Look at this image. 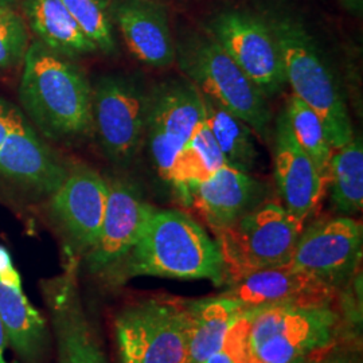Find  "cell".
<instances>
[{
  "instance_id": "6da1fadb",
  "label": "cell",
  "mask_w": 363,
  "mask_h": 363,
  "mask_svg": "<svg viewBox=\"0 0 363 363\" xmlns=\"http://www.w3.org/2000/svg\"><path fill=\"white\" fill-rule=\"evenodd\" d=\"M101 276L113 284L155 276L223 286L225 267L216 240L196 220L179 210L154 208L138 242Z\"/></svg>"
},
{
  "instance_id": "7a4b0ae2",
  "label": "cell",
  "mask_w": 363,
  "mask_h": 363,
  "mask_svg": "<svg viewBox=\"0 0 363 363\" xmlns=\"http://www.w3.org/2000/svg\"><path fill=\"white\" fill-rule=\"evenodd\" d=\"M257 13L276 40L292 94L322 118L334 150L349 143L355 135L345 94L304 21L289 7L272 0L259 4Z\"/></svg>"
},
{
  "instance_id": "3957f363",
  "label": "cell",
  "mask_w": 363,
  "mask_h": 363,
  "mask_svg": "<svg viewBox=\"0 0 363 363\" xmlns=\"http://www.w3.org/2000/svg\"><path fill=\"white\" fill-rule=\"evenodd\" d=\"M22 65L19 100L37 130L52 142H73L89 135L91 85L73 58L35 39Z\"/></svg>"
},
{
  "instance_id": "277c9868",
  "label": "cell",
  "mask_w": 363,
  "mask_h": 363,
  "mask_svg": "<svg viewBox=\"0 0 363 363\" xmlns=\"http://www.w3.org/2000/svg\"><path fill=\"white\" fill-rule=\"evenodd\" d=\"M175 61L202 94L244 120L261 140L272 136L269 100L205 30L175 40Z\"/></svg>"
},
{
  "instance_id": "5b68a950",
  "label": "cell",
  "mask_w": 363,
  "mask_h": 363,
  "mask_svg": "<svg viewBox=\"0 0 363 363\" xmlns=\"http://www.w3.org/2000/svg\"><path fill=\"white\" fill-rule=\"evenodd\" d=\"M250 313V363H308L337 342L339 315L328 306H277Z\"/></svg>"
},
{
  "instance_id": "8992f818",
  "label": "cell",
  "mask_w": 363,
  "mask_h": 363,
  "mask_svg": "<svg viewBox=\"0 0 363 363\" xmlns=\"http://www.w3.org/2000/svg\"><path fill=\"white\" fill-rule=\"evenodd\" d=\"M304 228L281 203L268 201L214 233L223 259L225 283L289 264Z\"/></svg>"
},
{
  "instance_id": "52a82bcc",
  "label": "cell",
  "mask_w": 363,
  "mask_h": 363,
  "mask_svg": "<svg viewBox=\"0 0 363 363\" xmlns=\"http://www.w3.org/2000/svg\"><path fill=\"white\" fill-rule=\"evenodd\" d=\"M115 331L120 363H187L189 300H139L117 315Z\"/></svg>"
},
{
  "instance_id": "ba28073f",
  "label": "cell",
  "mask_w": 363,
  "mask_h": 363,
  "mask_svg": "<svg viewBox=\"0 0 363 363\" xmlns=\"http://www.w3.org/2000/svg\"><path fill=\"white\" fill-rule=\"evenodd\" d=\"M150 91L128 76L106 74L91 86V118L100 145L115 164L125 166L143 143Z\"/></svg>"
},
{
  "instance_id": "9c48e42d",
  "label": "cell",
  "mask_w": 363,
  "mask_h": 363,
  "mask_svg": "<svg viewBox=\"0 0 363 363\" xmlns=\"http://www.w3.org/2000/svg\"><path fill=\"white\" fill-rule=\"evenodd\" d=\"M203 30L220 43L268 100L283 91L286 82L277 45L259 13L225 9L214 13Z\"/></svg>"
},
{
  "instance_id": "30bf717a",
  "label": "cell",
  "mask_w": 363,
  "mask_h": 363,
  "mask_svg": "<svg viewBox=\"0 0 363 363\" xmlns=\"http://www.w3.org/2000/svg\"><path fill=\"white\" fill-rule=\"evenodd\" d=\"M205 120L202 96L187 78H172L150 91L145 135L157 174L171 183L175 162Z\"/></svg>"
},
{
  "instance_id": "8fae6325",
  "label": "cell",
  "mask_w": 363,
  "mask_h": 363,
  "mask_svg": "<svg viewBox=\"0 0 363 363\" xmlns=\"http://www.w3.org/2000/svg\"><path fill=\"white\" fill-rule=\"evenodd\" d=\"M362 247L361 222L347 216L318 220L300 234L289 264L339 288L357 272Z\"/></svg>"
},
{
  "instance_id": "7c38bea8",
  "label": "cell",
  "mask_w": 363,
  "mask_h": 363,
  "mask_svg": "<svg viewBox=\"0 0 363 363\" xmlns=\"http://www.w3.org/2000/svg\"><path fill=\"white\" fill-rule=\"evenodd\" d=\"M108 181L94 169L77 166L50 195V214L54 223L76 252L85 255L100 233L104 220Z\"/></svg>"
},
{
  "instance_id": "4fadbf2b",
  "label": "cell",
  "mask_w": 363,
  "mask_h": 363,
  "mask_svg": "<svg viewBox=\"0 0 363 363\" xmlns=\"http://www.w3.org/2000/svg\"><path fill=\"white\" fill-rule=\"evenodd\" d=\"M228 286L220 295L242 313L277 306H328L337 296V288L291 264L249 273Z\"/></svg>"
},
{
  "instance_id": "5bb4252c",
  "label": "cell",
  "mask_w": 363,
  "mask_h": 363,
  "mask_svg": "<svg viewBox=\"0 0 363 363\" xmlns=\"http://www.w3.org/2000/svg\"><path fill=\"white\" fill-rule=\"evenodd\" d=\"M104 220L94 245L84 255L91 273L104 274L127 256L143 232L154 206L147 203L139 189L125 179L108 182Z\"/></svg>"
},
{
  "instance_id": "9a60e30c",
  "label": "cell",
  "mask_w": 363,
  "mask_h": 363,
  "mask_svg": "<svg viewBox=\"0 0 363 363\" xmlns=\"http://www.w3.org/2000/svg\"><path fill=\"white\" fill-rule=\"evenodd\" d=\"M274 178L281 205L306 225L320 208L328 183L300 148L284 109L274 125Z\"/></svg>"
},
{
  "instance_id": "2e32d148",
  "label": "cell",
  "mask_w": 363,
  "mask_h": 363,
  "mask_svg": "<svg viewBox=\"0 0 363 363\" xmlns=\"http://www.w3.org/2000/svg\"><path fill=\"white\" fill-rule=\"evenodd\" d=\"M61 363H108L82 307L74 262L43 283Z\"/></svg>"
},
{
  "instance_id": "e0dca14e",
  "label": "cell",
  "mask_w": 363,
  "mask_h": 363,
  "mask_svg": "<svg viewBox=\"0 0 363 363\" xmlns=\"http://www.w3.org/2000/svg\"><path fill=\"white\" fill-rule=\"evenodd\" d=\"M109 11L138 61L151 67H167L175 62V39L167 6L162 0H112Z\"/></svg>"
},
{
  "instance_id": "ac0fdd59",
  "label": "cell",
  "mask_w": 363,
  "mask_h": 363,
  "mask_svg": "<svg viewBox=\"0 0 363 363\" xmlns=\"http://www.w3.org/2000/svg\"><path fill=\"white\" fill-rule=\"evenodd\" d=\"M67 172L22 115L0 145V175L35 194L52 195Z\"/></svg>"
},
{
  "instance_id": "d6986e66",
  "label": "cell",
  "mask_w": 363,
  "mask_h": 363,
  "mask_svg": "<svg viewBox=\"0 0 363 363\" xmlns=\"http://www.w3.org/2000/svg\"><path fill=\"white\" fill-rule=\"evenodd\" d=\"M264 194L262 182L225 164L208 181L190 190L189 205H193L213 233H217L257 208Z\"/></svg>"
},
{
  "instance_id": "ffe728a7",
  "label": "cell",
  "mask_w": 363,
  "mask_h": 363,
  "mask_svg": "<svg viewBox=\"0 0 363 363\" xmlns=\"http://www.w3.org/2000/svg\"><path fill=\"white\" fill-rule=\"evenodd\" d=\"M0 319L7 343L27 363H40L49 349L45 318L30 303L23 288L0 283Z\"/></svg>"
},
{
  "instance_id": "44dd1931",
  "label": "cell",
  "mask_w": 363,
  "mask_h": 363,
  "mask_svg": "<svg viewBox=\"0 0 363 363\" xmlns=\"http://www.w3.org/2000/svg\"><path fill=\"white\" fill-rule=\"evenodd\" d=\"M27 26L45 46L69 58L99 52L77 22L66 9L62 0H26Z\"/></svg>"
},
{
  "instance_id": "7402d4cb",
  "label": "cell",
  "mask_w": 363,
  "mask_h": 363,
  "mask_svg": "<svg viewBox=\"0 0 363 363\" xmlns=\"http://www.w3.org/2000/svg\"><path fill=\"white\" fill-rule=\"evenodd\" d=\"M242 315L233 300L216 298L189 300V361L202 363L220 349L234 322Z\"/></svg>"
},
{
  "instance_id": "603a6c76",
  "label": "cell",
  "mask_w": 363,
  "mask_h": 363,
  "mask_svg": "<svg viewBox=\"0 0 363 363\" xmlns=\"http://www.w3.org/2000/svg\"><path fill=\"white\" fill-rule=\"evenodd\" d=\"M201 96L205 123L218 144L226 164L250 174L256 169L259 159L255 130L244 120L208 99V96L202 93Z\"/></svg>"
},
{
  "instance_id": "cb8c5ba5",
  "label": "cell",
  "mask_w": 363,
  "mask_h": 363,
  "mask_svg": "<svg viewBox=\"0 0 363 363\" xmlns=\"http://www.w3.org/2000/svg\"><path fill=\"white\" fill-rule=\"evenodd\" d=\"M327 189H330L331 202L339 213L349 217L362 211V136H354L349 143L334 150Z\"/></svg>"
},
{
  "instance_id": "d4e9b609",
  "label": "cell",
  "mask_w": 363,
  "mask_h": 363,
  "mask_svg": "<svg viewBox=\"0 0 363 363\" xmlns=\"http://www.w3.org/2000/svg\"><path fill=\"white\" fill-rule=\"evenodd\" d=\"M225 164L226 162L220 147L203 120L189 143L182 148L175 162L171 184L182 199L189 203L190 190L196 184L208 181Z\"/></svg>"
},
{
  "instance_id": "484cf974",
  "label": "cell",
  "mask_w": 363,
  "mask_h": 363,
  "mask_svg": "<svg viewBox=\"0 0 363 363\" xmlns=\"http://www.w3.org/2000/svg\"><path fill=\"white\" fill-rule=\"evenodd\" d=\"M286 118L300 148L310 156L315 167L328 183L330 162L334 148L325 124L310 105L295 94H289L286 101Z\"/></svg>"
},
{
  "instance_id": "4316f807",
  "label": "cell",
  "mask_w": 363,
  "mask_h": 363,
  "mask_svg": "<svg viewBox=\"0 0 363 363\" xmlns=\"http://www.w3.org/2000/svg\"><path fill=\"white\" fill-rule=\"evenodd\" d=\"M82 33L96 45L99 52L117 50L113 21L106 0H62Z\"/></svg>"
},
{
  "instance_id": "83f0119b",
  "label": "cell",
  "mask_w": 363,
  "mask_h": 363,
  "mask_svg": "<svg viewBox=\"0 0 363 363\" xmlns=\"http://www.w3.org/2000/svg\"><path fill=\"white\" fill-rule=\"evenodd\" d=\"M30 43L26 19L13 6L0 4V70L22 65Z\"/></svg>"
},
{
  "instance_id": "f1b7e54d",
  "label": "cell",
  "mask_w": 363,
  "mask_h": 363,
  "mask_svg": "<svg viewBox=\"0 0 363 363\" xmlns=\"http://www.w3.org/2000/svg\"><path fill=\"white\" fill-rule=\"evenodd\" d=\"M250 313H242L230 327L222 346L202 363H250Z\"/></svg>"
},
{
  "instance_id": "f546056e",
  "label": "cell",
  "mask_w": 363,
  "mask_h": 363,
  "mask_svg": "<svg viewBox=\"0 0 363 363\" xmlns=\"http://www.w3.org/2000/svg\"><path fill=\"white\" fill-rule=\"evenodd\" d=\"M0 283L4 286L23 288L22 277L13 267V257L10 252L0 245Z\"/></svg>"
},
{
  "instance_id": "4dcf8cb0",
  "label": "cell",
  "mask_w": 363,
  "mask_h": 363,
  "mask_svg": "<svg viewBox=\"0 0 363 363\" xmlns=\"http://www.w3.org/2000/svg\"><path fill=\"white\" fill-rule=\"evenodd\" d=\"M21 117L22 112L18 108L0 99V145Z\"/></svg>"
},
{
  "instance_id": "1f68e13d",
  "label": "cell",
  "mask_w": 363,
  "mask_h": 363,
  "mask_svg": "<svg viewBox=\"0 0 363 363\" xmlns=\"http://www.w3.org/2000/svg\"><path fill=\"white\" fill-rule=\"evenodd\" d=\"M308 363H347V361L343 359L339 355H325V354H323V355L312 359L311 362Z\"/></svg>"
},
{
  "instance_id": "d6a6232c",
  "label": "cell",
  "mask_w": 363,
  "mask_h": 363,
  "mask_svg": "<svg viewBox=\"0 0 363 363\" xmlns=\"http://www.w3.org/2000/svg\"><path fill=\"white\" fill-rule=\"evenodd\" d=\"M350 11H361L362 9V0H340Z\"/></svg>"
},
{
  "instance_id": "836d02e7",
  "label": "cell",
  "mask_w": 363,
  "mask_h": 363,
  "mask_svg": "<svg viewBox=\"0 0 363 363\" xmlns=\"http://www.w3.org/2000/svg\"><path fill=\"white\" fill-rule=\"evenodd\" d=\"M7 345V337H6V333H4V327L1 323V319H0V350H4Z\"/></svg>"
},
{
  "instance_id": "e575fe53",
  "label": "cell",
  "mask_w": 363,
  "mask_h": 363,
  "mask_svg": "<svg viewBox=\"0 0 363 363\" xmlns=\"http://www.w3.org/2000/svg\"><path fill=\"white\" fill-rule=\"evenodd\" d=\"M19 0H0V4H9V6H13L15 3H18Z\"/></svg>"
},
{
  "instance_id": "d590c367",
  "label": "cell",
  "mask_w": 363,
  "mask_h": 363,
  "mask_svg": "<svg viewBox=\"0 0 363 363\" xmlns=\"http://www.w3.org/2000/svg\"><path fill=\"white\" fill-rule=\"evenodd\" d=\"M0 363H10L6 361V358H4V354H3V350H0Z\"/></svg>"
}]
</instances>
